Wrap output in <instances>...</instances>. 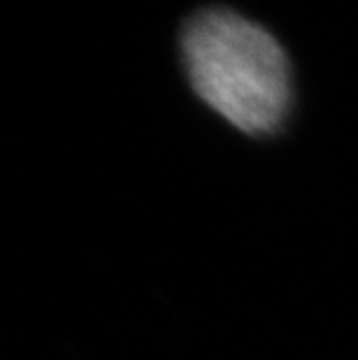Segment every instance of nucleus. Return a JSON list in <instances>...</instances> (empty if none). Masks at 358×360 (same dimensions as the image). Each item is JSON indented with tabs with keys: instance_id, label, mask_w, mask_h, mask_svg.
Segmentation results:
<instances>
[{
	"instance_id": "nucleus-1",
	"label": "nucleus",
	"mask_w": 358,
	"mask_h": 360,
	"mask_svg": "<svg viewBox=\"0 0 358 360\" xmlns=\"http://www.w3.org/2000/svg\"><path fill=\"white\" fill-rule=\"evenodd\" d=\"M181 58L196 96L228 124L272 135L291 112V63L263 26L228 7H205L181 28Z\"/></svg>"
}]
</instances>
